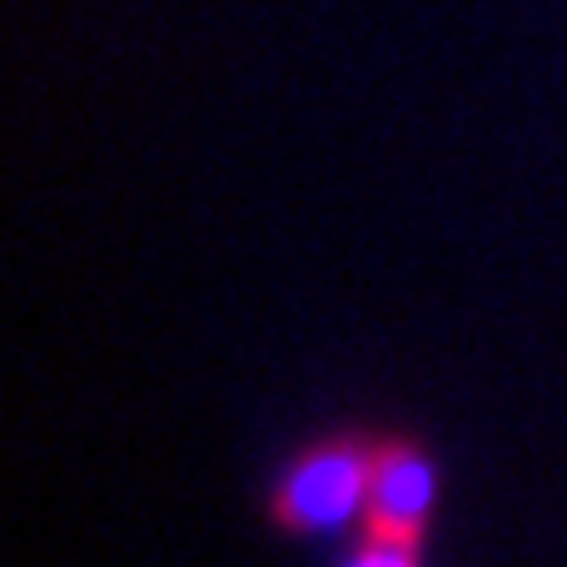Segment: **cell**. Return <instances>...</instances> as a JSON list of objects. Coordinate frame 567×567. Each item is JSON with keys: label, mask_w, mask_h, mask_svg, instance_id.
I'll return each mask as SVG.
<instances>
[{"label": "cell", "mask_w": 567, "mask_h": 567, "mask_svg": "<svg viewBox=\"0 0 567 567\" xmlns=\"http://www.w3.org/2000/svg\"><path fill=\"white\" fill-rule=\"evenodd\" d=\"M373 443L369 429H329L293 449L265 488V523L279 538H343L363 528L373 478Z\"/></svg>", "instance_id": "1"}, {"label": "cell", "mask_w": 567, "mask_h": 567, "mask_svg": "<svg viewBox=\"0 0 567 567\" xmlns=\"http://www.w3.org/2000/svg\"><path fill=\"white\" fill-rule=\"evenodd\" d=\"M443 468L419 433H379L373 443L369 508H363L359 538L393 543V548H429L433 513H439Z\"/></svg>", "instance_id": "2"}, {"label": "cell", "mask_w": 567, "mask_h": 567, "mask_svg": "<svg viewBox=\"0 0 567 567\" xmlns=\"http://www.w3.org/2000/svg\"><path fill=\"white\" fill-rule=\"evenodd\" d=\"M339 567H423V553L419 548H393V543L359 538Z\"/></svg>", "instance_id": "3"}]
</instances>
